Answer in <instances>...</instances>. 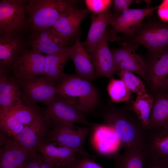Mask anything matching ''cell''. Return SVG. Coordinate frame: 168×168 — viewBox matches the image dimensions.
Returning a JSON list of instances; mask_svg holds the SVG:
<instances>
[{
	"mask_svg": "<svg viewBox=\"0 0 168 168\" xmlns=\"http://www.w3.org/2000/svg\"><path fill=\"white\" fill-rule=\"evenodd\" d=\"M20 43L16 37L1 36L0 37V71L9 72L19 54Z\"/></svg>",
	"mask_w": 168,
	"mask_h": 168,
	"instance_id": "obj_24",
	"label": "cell"
},
{
	"mask_svg": "<svg viewBox=\"0 0 168 168\" xmlns=\"http://www.w3.org/2000/svg\"><path fill=\"white\" fill-rule=\"evenodd\" d=\"M87 13L85 9L70 6L61 14L52 26L66 45L70 41H75L79 36L80 25Z\"/></svg>",
	"mask_w": 168,
	"mask_h": 168,
	"instance_id": "obj_12",
	"label": "cell"
},
{
	"mask_svg": "<svg viewBox=\"0 0 168 168\" xmlns=\"http://www.w3.org/2000/svg\"><path fill=\"white\" fill-rule=\"evenodd\" d=\"M153 103V96L147 93L137 95L135 100L132 102L131 108L146 129L148 128Z\"/></svg>",
	"mask_w": 168,
	"mask_h": 168,
	"instance_id": "obj_27",
	"label": "cell"
},
{
	"mask_svg": "<svg viewBox=\"0 0 168 168\" xmlns=\"http://www.w3.org/2000/svg\"><path fill=\"white\" fill-rule=\"evenodd\" d=\"M52 123L40 114L30 123L25 126L23 130L12 138L29 153L37 152L44 143L52 129Z\"/></svg>",
	"mask_w": 168,
	"mask_h": 168,
	"instance_id": "obj_8",
	"label": "cell"
},
{
	"mask_svg": "<svg viewBox=\"0 0 168 168\" xmlns=\"http://www.w3.org/2000/svg\"><path fill=\"white\" fill-rule=\"evenodd\" d=\"M119 14L113 13L110 8L98 13H93L86 41L83 44L89 54L94 51L103 37L107 26L113 23Z\"/></svg>",
	"mask_w": 168,
	"mask_h": 168,
	"instance_id": "obj_19",
	"label": "cell"
},
{
	"mask_svg": "<svg viewBox=\"0 0 168 168\" xmlns=\"http://www.w3.org/2000/svg\"><path fill=\"white\" fill-rule=\"evenodd\" d=\"M146 153L142 146L125 150L115 157V168H144Z\"/></svg>",
	"mask_w": 168,
	"mask_h": 168,
	"instance_id": "obj_26",
	"label": "cell"
},
{
	"mask_svg": "<svg viewBox=\"0 0 168 168\" xmlns=\"http://www.w3.org/2000/svg\"><path fill=\"white\" fill-rule=\"evenodd\" d=\"M131 0H114L113 1L114 11L115 14H120L128 9L133 1Z\"/></svg>",
	"mask_w": 168,
	"mask_h": 168,
	"instance_id": "obj_36",
	"label": "cell"
},
{
	"mask_svg": "<svg viewBox=\"0 0 168 168\" xmlns=\"http://www.w3.org/2000/svg\"><path fill=\"white\" fill-rule=\"evenodd\" d=\"M146 155L144 168H168V164L146 153Z\"/></svg>",
	"mask_w": 168,
	"mask_h": 168,
	"instance_id": "obj_35",
	"label": "cell"
},
{
	"mask_svg": "<svg viewBox=\"0 0 168 168\" xmlns=\"http://www.w3.org/2000/svg\"><path fill=\"white\" fill-rule=\"evenodd\" d=\"M112 1L110 0H86L88 9L94 13L103 12L110 8Z\"/></svg>",
	"mask_w": 168,
	"mask_h": 168,
	"instance_id": "obj_34",
	"label": "cell"
},
{
	"mask_svg": "<svg viewBox=\"0 0 168 168\" xmlns=\"http://www.w3.org/2000/svg\"><path fill=\"white\" fill-rule=\"evenodd\" d=\"M158 89H163L168 90V76L162 83Z\"/></svg>",
	"mask_w": 168,
	"mask_h": 168,
	"instance_id": "obj_38",
	"label": "cell"
},
{
	"mask_svg": "<svg viewBox=\"0 0 168 168\" xmlns=\"http://www.w3.org/2000/svg\"><path fill=\"white\" fill-rule=\"evenodd\" d=\"M68 168H104L97 164L94 159L84 152L78 153L76 158Z\"/></svg>",
	"mask_w": 168,
	"mask_h": 168,
	"instance_id": "obj_33",
	"label": "cell"
},
{
	"mask_svg": "<svg viewBox=\"0 0 168 168\" xmlns=\"http://www.w3.org/2000/svg\"><path fill=\"white\" fill-rule=\"evenodd\" d=\"M68 48L61 52L45 55V75L54 85L63 73L64 66L69 58Z\"/></svg>",
	"mask_w": 168,
	"mask_h": 168,
	"instance_id": "obj_25",
	"label": "cell"
},
{
	"mask_svg": "<svg viewBox=\"0 0 168 168\" xmlns=\"http://www.w3.org/2000/svg\"><path fill=\"white\" fill-rule=\"evenodd\" d=\"M0 126L1 130L12 138L20 133L25 126L12 114L5 113L0 114Z\"/></svg>",
	"mask_w": 168,
	"mask_h": 168,
	"instance_id": "obj_30",
	"label": "cell"
},
{
	"mask_svg": "<svg viewBox=\"0 0 168 168\" xmlns=\"http://www.w3.org/2000/svg\"><path fill=\"white\" fill-rule=\"evenodd\" d=\"M52 123V129L44 143H58L78 153L83 152L82 147L85 138L97 127H80L74 124Z\"/></svg>",
	"mask_w": 168,
	"mask_h": 168,
	"instance_id": "obj_6",
	"label": "cell"
},
{
	"mask_svg": "<svg viewBox=\"0 0 168 168\" xmlns=\"http://www.w3.org/2000/svg\"><path fill=\"white\" fill-rule=\"evenodd\" d=\"M117 37L112 32L111 30H106L93 52L89 54L94 66L96 76L111 79L117 72L113 56L108 43V41H116Z\"/></svg>",
	"mask_w": 168,
	"mask_h": 168,
	"instance_id": "obj_11",
	"label": "cell"
},
{
	"mask_svg": "<svg viewBox=\"0 0 168 168\" xmlns=\"http://www.w3.org/2000/svg\"><path fill=\"white\" fill-rule=\"evenodd\" d=\"M24 168H56L37 152L29 153Z\"/></svg>",
	"mask_w": 168,
	"mask_h": 168,
	"instance_id": "obj_32",
	"label": "cell"
},
{
	"mask_svg": "<svg viewBox=\"0 0 168 168\" xmlns=\"http://www.w3.org/2000/svg\"><path fill=\"white\" fill-rule=\"evenodd\" d=\"M69 58L73 62L77 74L91 81L96 76L94 66L91 57L80 41L79 36L73 45L69 47Z\"/></svg>",
	"mask_w": 168,
	"mask_h": 168,
	"instance_id": "obj_21",
	"label": "cell"
},
{
	"mask_svg": "<svg viewBox=\"0 0 168 168\" xmlns=\"http://www.w3.org/2000/svg\"><path fill=\"white\" fill-rule=\"evenodd\" d=\"M157 14L159 19L162 21L168 22V0H164L158 6Z\"/></svg>",
	"mask_w": 168,
	"mask_h": 168,
	"instance_id": "obj_37",
	"label": "cell"
},
{
	"mask_svg": "<svg viewBox=\"0 0 168 168\" xmlns=\"http://www.w3.org/2000/svg\"><path fill=\"white\" fill-rule=\"evenodd\" d=\"M23 96L28 105L40 103L48 105L57 94L56 86L45 76L21 81Z\"/></svg>",
	"mask_w": 168,
	"mask_h": 168,
	"instance_id": "obj_9",
	"label": "cell"
},
{
	"mask_svg": "<svg viewBox=\"0 0 168 168\" xmlns=\"http://www.w3.org/2000/svg\"><path fill=\"white\" fill-rule=\"evenodd\" d=\"M145 63L147 82L156 91L168 76V46L161 50L148 51Z\"/></svg>",
	"mask_w": 168,
	"mask_h": 168,
	"instance_id": "obj_14",
	"label": "cell"
},
{
	"mask_svg": "<svg viewBox=\"0 0 168 168\" xmlns=\"http://www.w3.org/2000/svg\"><path fill=\"white\" fill-rule=\"evenodd\" d=\"M31 39L32 49L46 55L63 52L66 46L52 27L34 32Z\"/></svg>",
	"mask_w": 168,
	"mask_h": 168,
	"instance_id": "obj_20",
	"label": "cell"
},
{
	"mask_svg": "<svg viewBox=\"0 0 168 168\" xmlns=\"http://www.w3.org/2000/svg\"><path fill=\"white\" fill-rule=\"evenodd\" d=\"M55 86L57 95L70 101L83 112L92 110L97 104L96 89L90 81L77 74L63 73Z\"/></svg>",
	"mask_w": 168,
	"mask_h": 168,
	"instance_id": "obj_2",
	"label": "cell"
},
{
	"mask_svg": "<svg viewBox=\"0 0 168 168\" xmlns=\"http://www.w3.org/2000/svg\"><path fill=\"white\" fill-rule=\"evenodd\" d=\"M8 113L12 114L25 126L34 120L40 112L37 105L32 106L23 104L18 105L9 111L3 113Z\"/></svg>",
	"mask_w": 168,
	"mask_h": 168,
	"instance_id": "obj_29",
	"label": "cell"
},
{
	"mask_svg": "<svg viewBox=\"0 0 168 168\" xmlns=\"http://www.w3.org/2000/svg\"><path fill=\"white\" fill-rule=\"evenodd\" d=\"M107 90L111 100L114 102L127 101L131 98L130 91L121 79L112 77L107 86Z\"/></svg>",
	"mask_w": 168,
	"mask_h": 168,
	"instance_id": "obj_28",
	"label": "cell"
},
{
	"mask_svg": "<svg viewBox=\"0 0 168 168\" xmlns=\"http://www.w3.org/2000/svg\"><path fill=\"white\" fill-rule=\"evenodd\" d=\"M83 111L72 103L57 95L41 114L52 123L68 124L78 123L91 127L98 125L90 123Z\"/></svg>",
	"mask_w": 168,
	"mask_h": 168,
	"instance_id": "obj_5",
	"label": "cell"
},
{
	"mask_svg": "<svg viewBox=\"0 0 168 168\" xmlns=\"http://www.w3.org/2000/svg\"><path fill=\"white\" fill-rule=\"evenodd\" d=\"M142 146L147 155L168 164V128L146 129Z\"/></svg>",
	"mask_w": 168,
	"mask_h": 168,
	"instance_id": "obj_16",
	"label": "cell"
},
{
	"mask_svg": "<svg viewBox=\"0 0 168 168\" xmlns=\"http://www.w3.org/2000/svg\"><path fill=\"white\" fill-rule=\"evenodd\" d=\"M152 14L142 21L134 31L129 35L118 37L121 45L130 44L138 47L142 44L148 51H154L168 46V24L156 18Z\"/></svg>",
	"mask_w": 168,
	"mask_h": 168,
	"instance_id": "obj_3",
	"label": "cell"
},
{
	"mask_svg": "<svg viewBox=\"0 0 168 168\" xmlns=\"http://www.w3.org/2000/svg\"><path fill=\"white\" fill-rule=\"evenodd\" d=\"M74 1L30 0L26 6L28 21L34 32L52 27Z\"/></svg>",
	"mask_w": 168,
	"mask_h": 168,
	"instance_id": "obj_4",
	"label": "cell"
},
{
	"mask_svg": "<svg viewBox=\"0 0 168 168\" xmlns=\"http://www.w3.org/2000/svg\"><path fill=\"white\" fill-rule=\"evenodd\" d=\"M155 91L147 129L168 128V90L158 89Z\"/></svg>",
	"mask_w": 168,
	"mask_h": 168,
	"instance_id": "obj_23",
	"label": "cell"
},
{
	"mask_svg": "<svg viewBox=\"0 0 168 168\" xmlns=\"http://www.w3.org/2000/svg\"><path fill=\"white\" fill-rule=\"evenodd\" d=\"M0 150V168H24L29 152L12 138Z\"/></svg>",
	"mask_w": 168,
	"mask_h": 168,
	"instance_id": "obj_22",
	"label": "cell"
},
{
	"mask_svg": "<svg viewBox=\"0 0 168 168\" xmlns=\"http://www.w3.org/2000/svg\"><path fill=\"white\" fill-rule=\"evenodd\" d=\"M45 56L32 49L18 55L12 67L13 74L21 81L45 75Z\"/></svg>",
	"mask_w": 168,
	"mask_h": 168,
	"instance_id": "obj_10",
	"label": "cell"
},
{
	"mask_svg": "<svg viewBox=\"0 0 168 168\" xmlns=\"http://www.w3.org/2000/svg\"><path fill=\"white\" fill-rule=\"evenodd\" d=\"M38 152L56 168H68L75 161L78 153L59 143L49 142L40 146Z\"/></svg>",
	"mask_w": 168,
	"mask_h": 168,
	"instance_id": "obj_18",
	"label": "cell"
},
{
	"mask_svg": "<svg viewBox=\"0 0 168 168\" xmlns=\"http://www.w3.org/2000/svg\"><path fill=\"white\" fill-rule=\"evenodd\" d=\"M22 0L0 2L1 36H14L25 25L26 5Z\"/></svg>",
	"mask_w": 168,
	"mask_h": 168,
	"instance_id": "obj_7",
	"label": "cell"
},
{
	"mask_svg": "<svg viewBox=\"0 0 168 168\" xmlns=\"http://www.w3.org/2000/svg\"><path fill=\"white\" fill-rule=\"evenodd\" d=\"M117 72L120 79L124 82L130 91L136 94L137 95H142L147 93L143 82L133 72L122 70Z\"/></svg>",
	"mask_w": 168,
	"mask_h": 168,
	"instance_id": "obj_31",
	"label": "cell"
},
{
	"mask_svg": "<svg viewBox=\"0 0 168 168\" xmlns=\"http://www.w3.org/2000/svg\"><path fill=\"white\" fill-rule=\"evenodd\" d=\"M122 46L111 51L117 72L121 70L129 71L138 74L147 82L145 61L135 53L138 47L130 44Z\"/></svg>",
	"mask_w": 168,
	"mask_h": 168,
	"instance_id": "obj_15",
	"label": "cell"
},
{
	"mask_svg": "<svg viewBox=\"0 0 168 168\" xmlns=\"http://www.w3.org/2000/svg\"><path fill=\"white\" fill-rule=\"evenodd\" d=\"M102 117L125 150L142 146L146 129L131 108L110 107L104 112Z\"/></svg>",
	"mask_w": 168,
	"mask_h": 168,
	"instance_id": "obj_1",
	"label": "cell"
},
{
	"mask_svg": "<svg viewBox=\"0 0 168 168\" xmlns=\"http://www.w3.org/2000/svg\"><path fill=\"white\" fill-rule=\"evenodd\" d=\"M23 104H26L20 80L12 73L0 71V113Z\"/></svg>",
	"mask_w": 168,
	"mask_h": 168,
	"instance_id": "obj_13",
	"label": "cell"
},
{
	"mask_svg": "<svg viewBox=\"0 0 168 168\" xmlns=\"http://www.w3.org/2000/svg\"><path fill=\"white\" fill-rule=\"evenodd\" d=\"M158 6L145 9H129L118 15L111 24L114 34L120 33L127 35L132 34L145 17L152 14Z\"/></svg>",
	"mask_w": 168,
	"mask_h": 168,
	"instance_id": "obj_17",
	"label": "cell"
}]
</instances>
